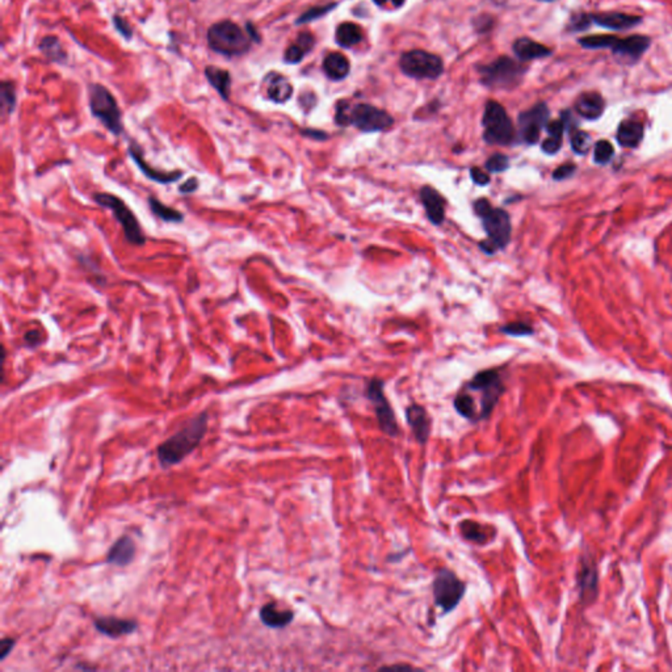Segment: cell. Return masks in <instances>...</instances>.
<instances>
[{
	"label": "cell",
	"mask_w": 672,
	"mask_h": 672,
	"mask_svg": "<svg viewBox=\"0 0 672 672\" xmlns=\"http://www.w3.org/2000/svg\"><path fill=\"white\" fill-rule=\"evenodd\" d=\"M206 41L213 52L227 58L247 54L252 43H255L247 29H243L232 20L212 24L206 32Z\"/></svg>",
	"instance_id": "277c9868"
},
{
	"label": "cell",
	"mask_w": 672,
	"mask_h": 672,
	"mask_svg": "<svg viewBox=\"0 0 672 672\" xmlns=\"http://www.w3.org/2000/svg\"><path fill=\"white\" fill-rule=\"evenodd\" d=\"M149 206H150V210L152 212V214L155 217L165 221V222L179 223V222H183V220H184V214L180 210L172 207V206L165 205L162 201H159L154 196L149 197Z\"/></svg>",
	"instance_id": "836d02e7"
},
{
	"label": "cell",
	"mask_w": 672,
	"mask_h": 672,
	"mask_svg": "<svg viewBox=\"0 0 672 672\" xmlns=\"http://www.w3.org/2000/svg\"><path fill=\"white\" fill-rule=\"evenodd\" d=\"M136 557V542L132 537L123 536L112 547L107 554V563L125 567L133 562Z\"/></svg>",
	"instance_id": "44dd1931"
},
{
	"label": "cell",
	"mask_w": 672,
	"mask_h": 672,
	"mask_svg": "<svg viewBox=\"0 0 672 672\" xmlns=\"http://www.w3.org/2000/svg\"><path fill=\"white\" fill-rule=\"evenodd\" d=\"M399 69L416 81H436L444 72V62L440 55L416 49L400 55Z\"/></svg>",
	"instance_id": "30bf717a"
},
{
	"label": "cell",
	"mask_w": 672,
	"mask_h": 672,
	"mask_svg": "<svg viewBox=\"0 0 672 672\" xmlns=\"http://www.w3.org/2000/svg\"><path fill=\"white\" fill-rule=\"evenodd\" d=\"M367 397L371 400V405L374 407L376 416H377L381 431L391 438L398 436V423H397L394 411H393L389 400L385 396L384 383L381 380H371L368 385Z\"/></svg>",
	"instance_id": "7c38bea8"
},
{
	"label": "cell",
	"mask_w": 672,
	"mask_h": 672,
	"mask_svg": "<svg viewBox=\"0 0 672 672\" xmlns=\"http://www.w3.org/2000/svg\"><path fill=\"white\" fill-rule=\"evenodd\" d=\"M483 139L489 145L508 146L516 138V130L507 110L495 100H489L485 105L482 117Z\"/></svg>",
	"instance_id": "ba28073f"
},
{
	"label": "cell",
	"mask_w": 672,
	"mask_h": 672,
	"mask_svg": "<svg viewBox=\"0 0 672 672\" xmlns=\"http://www.w3.org/2000/svg\"><path fill=\"white\" fill-rule=\"evenodd\" d=\"M316 45V39L310 32H301L296 41L289 45L284 53V62L288 65H297L309 54Z\"/></svg>",
	"instance_id": "cb8c5ba5"
},
{
	"label": "cell",
	"mask_w": 672,
	"mask_h": 672,
	"mask_svg": "<svg viewBox=\"0 0 672 672\" xmlns=\"http://www.w3.org/2000/svg\"><path fill=\"white\" fill-rule=\"evenodd\" d=\"M592 24V19H591V14H586V12H576V14L571 16V19L569 20V24H567V30L569 32H583L586 29H589Z\"/></svg>",
	"instance_id": "ab89813d"
},
{
	"label": "cell",
	"mask_w": 672,
	"mask_h": 672,
	"mask_svg": "<svg viewBox=\"0 0 672 672\" xmlns=\"http://www.w3.org/2000/svg\"><path fill=\"white\" fill-rule=\"evenodd\" d=\"M94 200L103 207L110 209L114 214L116 220L124 230L125 238L130 245L143 246L146 243V236L141 227V223L124 201L112 193H95Z\"/></svg>",
	"instance_id": "9c48e42d"
},
{
	"label": "cell",
	"mask_w": 672,
	"mask_h": 672,
	"mask_svg": "<svg viewBox=\"0 0 672 672\" xmlns=\"http://www.w3.org/2000/svg\"><path fill=\"white\" fill-rule=\"evenodd\" d=\"M500 332L507 334L511 336H527V335L533 334V329L524 322H513V323H508L506 326L500 327Z\"/></svg>",
	"instance_id": "b9f144b4"
},
{
	"label": "cell",
	"mask_w": 672,
	"mask_h": 672,
	"mask_svg": "<svg viewBox=\"0 0 672 672\" xmlns=\"http://www.w3.org/2000/svg\"><path fill=\"white\" fill-rule=\"evenodd\" d=\"M94 625L96 631L110 638H119L121 635L132 634L137 629V622L132 620H124V618H99L94 621Z\"/></svg>",
	"instance_id": "ffe728a7"
},
{
	"label": "cell",
	"mask_w": 672,
	"mask_h": 672,
	"mask_svg": "<svg viewBox=\"0 0 672 672\" xmlns=\"http://www.w3.org/2000/svg\"><path fill=\"white\" fill-rule=\"evenodd\" d=\"M322 69L329 79L334 82H340L349 75L351 63L345 55L338 52H332L326 55V58L323 59Z\"/></svg>",
	"instance_id": "d4e9b609"
},
{
	"label": "cell",
	"mask_w": 672,
	"mask_h": 672,
	"mask_svg": "<svg viewBox=\"0 0 672 672\" xmlns=\"http://www.w3.org/2000/svg\"><path fill=\"white\" fill-rule=\"evenodd\" d=\"M522 63L507 55H500L490 63L477 68L480 82L490 90H513L522 84L528 71V68Z\"/></svg>",
	"instance_id": "5b68a950"
},
{
	"label": "cell",
	"mask_w": 672,
	"mask_h": 672,
	"mask_svg": "<svg viewBox=\"0 0 672 672\" xmlns=\"http://www.w3.org/2000/svg\"><path fill=\"white\" fill-rule=\"evenodd\" d=\"M207 420V412H201L191 419L175 435L163 441L156 449V456L161 465L163 467H175L188 454H191L205 438Z\"/></svg>",
	"instance_id": "6da1fadb"
},
{
	"label": "cell",
	"mask_w": 672,
	"mask_h": 672,
	"mask_svg": "<svg viewBox=\"0 0 672 672\" xmlns=\"http://www.w3.org/2000/svg\"><path fill=\"white\" fill-rule=\"evenodd\" d=\"M17 104V96H16V87L14 83L11 81H3L0 84V108H1V116H10L14 113V108Z\"/></svg>",
	"instance_id": "e575fe53"
},
{
	"label": "cell",
	"mask_w": 672,
	"mask_h": 672,
	"mask_svg": "<svg viewBox=\"0 0 672 672\" xmlns=\"http://www.w3.org/2000/svg\"><path fill=\"white\" fill-rule=\"evenodd\" d=\"M361 40H363V30L355 23L345 21L336 28L335 41L344 49L356 46Z\"/></svg>",
	"instance_id": "f546056e"
},
{
	"label": "cell",
	"mask_w": 672,
	"mask_h": 672,
	"mask_svg": "<svg viewBox=\"0 0 672 672\" xmlns=\"http://www.w3.org/2000/svg\"><path fill=\"white\" fill-rule=\"evenodd\" d=\"M570 143H571V149L574 150V152L579 154V155H584L586 152H589L590 150L591 137L586 132L573 130L571 136H570Z\"/></svg>",
	"instance_id": "74e56055"
},
{
	"label": "cell",
	"mask_w": 672,
	"mask_h": 672,
	"mask_svg": "<svg viewBox=\"0 0 672 672\" xmlns=\"http://www.w3.org/2000/svg\"><path fill=\"white\" fill-rule=\"evenodd\" d=\"M512 50L520 62H529L535 59L547 58L553 54L551 49H549L548 46L535 41L529 37L518 39L512 45Z\"/></svg>",
	"instance_id": "7402d4cb"
},
{
	"label": "cell",
	"mask_w": 672,
	"mask_h": 672,
	"mask_svg": "<svg viewBox=\"0 0 672 672\" xmlns=\"http://www.w3.org/2000/svg\"><path fill=\"white\" fill-rule=\"evenodd\" d=\"M618 41V37L613 36V34H593V36H586V37H582L578 40L582 48L591 49V50L609 49V48L612 49Z\"/></svg>",
	"instance_id": "d590c367"
},
{
	"label": "cell",
	"mask_w": 672,
	"mask_h": 672,
	"mask_svg": "<svg viewBox=\"0 0 672 672\" xmlns=\"http://www.w3.org/2000/svg\"><path fill=\"white\" fill-rule=\"evenodd\" d=\"M470 178L471 180L477 184V185H480V187H485L487 185L490 181H491V178L489 174L483 172L480 168L478 167H473L470 168Z\"/></svg>",
	"instance_id": "ee69618b"
},
{
	"label": "cell",
	"mask_w": 672,
	"mask_h": 672,
	"mask_svg": "<svg viewBox=\"0 0 672 672\" xmlns=\"http://www.w3.org/2000/svg\"><path fill=\"white\" fill-rule=\"evenodd\" d=\"M198 190V180L196 178L188 179L185 183H183L179 187V191L183 194H191Z\"/></svg>",
	"instance_id": "c3c4849f"
},
{
	"label": "cell",
	"mask_w": 672,
	"mask_h": 672,
	"mask_svg": "<svg viewBox=\"0 0 672 672\" xmlns=\"http://www.w3.org/2000/svg\"><path fill=\"white\" fill-rule=\"evenodd\" d=\"M339 6V3H329V4H323V6H316V7H312L309 8L307 11H305L303 14L296 20V26H302V24H307V23H313L316 21L318 19H322L325 17L326 14H329V12H332L336 7Z\"/></svg>",
	"instance_id": "8d00e7d4"
},
{
	"label": "cell",
	"mask_w": 672,
	"mask_h": 672,
	"mask_svg": "<svg viewBox=\"0 0 672 672\" xmlns=\"http://www.w3.org/2000/svg\"><path fill=\"white\" fill-rule=\"evenodd\" d=\"M576 165H571V163H566V165H560L554 172H553V179L554 180H564V179L570 178L574 172H576Z\"/></svg>",
	"instance_id": "f6af8a7d"
},
{
	"label": "cell",
	"mask_w": 672,
	"mask_h": 672,
	"mask_svg": "<svg viewBox=\"0 0 672 672\" xmlns=\"http://www.w3.org/2000/svg\"><path fill=\"white\" fill-rule=\"evenodd\" d=\"M406 0H391V4L396 7V8H400L403 4H405Z\"/></svg>",
	"instance_id": "816d5d0a"
},
{
	"label": "cell",
	"mask_w": 672,
	"mask_h": 672,
	"mask_svg": "<svg viewBox=\"0 0 672 672\" xmlns=\"http://www.w3.org/2000/svg\"><path fill=\"white\" fill-rule=\"evenodd\" d=\"M261 622L272 629H283L293 621L294 613L292 611H280L274 602L265 604L259 612Z\"/></svg>",
	"instance_id": "484cf974"
},
{
	"label": "cell",
	"mask_w": 672,
	"mask_h": 672,
	"mask_svg": "<svg viewBox=\"0 0 672 672\" xmlns=\"http://www.w3.org/2000/svg\"><path fill=\"white\" fill-rule=\"evenodd\" d=\"M545 129L548 132V138L542 142L541 149L549 155L557 154L562 147L563 132L566 129L564 124L562 120H554L549 121Z\"/></svg>",
	"instance_id": "4dcf8cb0"
},
{
	"label": "cell",
	"mask_w": 672,
	"mask_h": 672,
	"mask_svg": "<svg viewBox=\"0 0 672 672\" xmlns=\"http://www.w3.org/2000/svg\"><path fill=\"white\" fill-rule=\"evenodd\" d=\"M434 599L444 613H449L460 604L467 592L465 583L449 569H440L434 579Z\"/></svg>",
	"instance_id": "8fae6325"
},
{
	"label": "cell",
	"mask_w": 672,
	"mask_h": 672,
	"mask_svg": "<svg viewBox=\"0 0 672 672\" xmlns=\"http://www.w3.org/2000/svg\"><path fill=\"white\" fill-rule=\"evenodd\" d=\"M112 21H113V26L116 28V30L124 37L125 40L130 41L133 39V28L121 14H113Z\"/></svg>",
	"instance_id": "7bdbcfd3"
},
{
	"label": "cell",
	"mask_w": 672,
	"mask_h": 672,
	"mask_svg": "<svg viewBox=\"0 0 672 672\" xmlns=\"http://www.w3.org/2000/svg\"><path fill=\"white\" fill-rule=\"evenodd\" d=\"M509 167V159L503 154H494L486 161V170L489 174L505 172Z\"/></svg>",
	"instance_id": "60d3db41"
},
{
	"label": "cell",
	"mask_w": 672,
	"mask_h": 672,
	"mask_svg": "<svg viewBox=\"0 0 672 672\" xmlns=\"http://www.w3.org/2000/svg\"><path fill=\"white\" fill-rule=\"evenodd\" d=\"M576 110L586 120H598L605 110V100L600 94L586 92L576 99Z\"/></svg>",
	"instance_id": "603a6c76"
},
{
	"label": "cell",
	"mask_w": 672,
	"mask_h": 672,
	"mask_svg": "<svg viewBox=\"0 0 672 672\" xmlns=\"http://www.w3.org/2000/svg\"><path fill=\"white\" fill-rule=\"evenodd\" d=\"M128 152L132 156V159L134 161V163L137 165L138 168L143 172V175L146 178L152 180V181H155V183H159V184H172V183L178 181L179 179H181V176H183V171L167 172V171H161V170H156V168L151 167L143 159L142 151L139 149L137 143H130L129 147H128Z\"/></svg>",
	"instance_id": "9a60e30c"
},
{
	"label": "cell",
	"mask_w": 672,
	"mask_h": 672,
	"mask_svg": "<svg viewBox=\"0 0 672 672\" xmlns=\"http://www.w3.org/2000/svg\"><path fill=\"white\" fill-rule=\"evenodd\" d=\"M474 210L482 221L483 230L487 235L486 242H480V250L486 254H494L495 251L506 247L511 241V218L505 209L494 207L489 200L480 198L474 203Z\"/></svg>",
	"instance_id": "7a4b0ae2"
},
{
	"label": "cell",
	"mask_w": 672,
	"mask_h": 672,
	"mask_svg": "<svg viewBox=\"0 0 672 672\" xmlns=\"http://www.w3.org/2000/svg\"><path fill=\"white\" fill-rule=\"evenodd\" d=\"M458 528H460L461 535L464 536L470 542H474L478 545H485L489 542V536H490L489 531L486 529V527H483L480 522L465 520V522H460Z\"/></svg>",
	"instance_id": "d6a6232c"
},
{
	"label": "cell",
	"mask_w": 672,
	"mask_h": 672,
	"mask_svg": "<svg viewBox=\"0 0 672 672\" xmlns=\"http://www.w3.org/2000/svg\"><path fill=\"white\" fill-rule=\"evenodd\" d=\"M538 1H545V3H553V1H557V0H538Z\"/></svg>",
	"instance_id": "db71d44e"
},
{
	"label": "cell",
	"mask_w": 672,
	"mask_h": 672,
	"mask_svg": "<svg viewBox=\"0 0 672 672\" xmlns=\"http://www.w3.org/2000/svg\"><path fill=\"white\" fill-rule=\"evenodd\" d=\"M192 1H196V0H192Z\"/></svg>",
	"instance_id": "11a10c76"
},
{
	"label": "cell",
	"mask_w": 672,
	"mask_h": 672,
	"mask_svg": "<svg viewBox=\"0 0 672 672\" xmlns=\"http://www.w3.org/2000/svg\"><path fill=\"white\" fill-rule=\"evenodd\" d=\"M387 1H390V3H391V0H373V3H374L376 6H378V7H383V6L386 4Z\"/></svg>",
	"instance_id": "f5cc1de1"
},
{
	"label": "cell",
	"mask_w": 672,
	"mask_h": 672,
	"mask_svg": "<svg viewBox=\"0 0 672 672\" xmlns=\"http://www.w3.org/2000/svg\"><path fill=\"white\" fill-rule=\"evenodd\" d=\"M465 389L469 391L480 394L478 399L474 403L476 407V419L474 422H480L487 419L498 405L499 399L503 396L506 387L502 381V377L498 371H482L477 373L469 383Z\"/></svg>",
	"instance_id": "8992f818"
},
{
	"label": "cell",
	"mask_w": 672,
	"mask_h": 672,
	"mask_svg": "<svg viewBox=\"0 0 672 672\" xmlns=\"http://www.w3.org/2000/svg\"><path fill=\"white\" fill-rule=\"evenodd\" d=\"M39 49L45 58L53 63L63 65L68 61V53L62 46V42L53 34L42 37L41 41L39 43Z\"/></svg>",
	"instance_id": "f1b7e54d"
},
{
	"label": "cell",
	"mask_w": 672,
	"mask_h": 672,
	"mask_svg": "<svg viewBox=\"0 0 672 672\" xmlns=\"http://www.w3.org/2000/svg\"><path fill=\"white\" fill-rule=\"evenodd\" d=\"M263 85L265 90V96L274 104H285L293 96V84L281 72H268L263 79Z\"/></svg>",
	"instance_id": "5bb4252c"
},
{
	"label": "cell",
	"mask_w": 672,
	"mask_h": 672,
	"mask_svg": "<svg viewBox=\"0 0 672 672\" xmlns=\"http://www.w3.org/2000/svg\"><path fill=\"white\" fill-rule=\"evenodd\" d=\"M651 40L647 36L642 34H633L627 39H618L616 45L612 48L613 54L618 55L622 59H628L631 62L638 61L646 50L650 48Z\"/></svg>",
	"instance_id": "e0dca14e"
},
{
	"label": "cell",
	"mask_w": 672,
	"mask_h": 672,
	"mask_svg": "<svg viewBox=\"0 0 672 672\" xmlns=\"http://www.w3.org/2000/svg\"><path fill=\"white\" fill-rule=\"evenodd\" d=\"M302 134L306 136V137L313 138V139H318V141H323V139H327V134L322 130H313V129H305L302 130Z\"/></svg>",
	"instance_id": "681fc988"
},
{
	"label": "cell",
	"mask_w": 672,
	"mask_h": 672,
	"mask_svg": "<svg viewBox=\"0 0 672 672\" xmlns=\"http://www.w3.org/2000/svg\"><path fill=\"white\" fill-rule=\"evenodd\" d=\"M246 29H247L248 34L252 37L254 42L255 43H261V36L259 34V32H258V29L255 28V26L248 21V23H246Z\"/></svg>",
	"instance_id": "f907efd6"
},
{
	"label": "cell",
	"mask_w": 672,
	"mask_h": 672,
	"mask_svg": "<svg viewBox=\"0 0 672 672\" xmlns=\"http://www.w3.org/2000/svg\"><path fill=\"white\" fill-rule=\"evenodd\" d=\"M406 419H407V425L411 428L415 439L420 444L427 442V440L431 435L432 419L425 407L416 403L410 405L406 409Z\"/></svg>",
	"instance_id": "ac0fdd59"
},
{
	"label": "cell",
	"mask_w": 672,
	"mask_h": 672,
	"mask_svg": "<svg viewBox=\"0 0 672 672\" xmlns=\"http://www.w3.org/2000/svg\"><path fill=\"white\" fill-rule=\"evenodd\" d=\"M24 342L29 348H36L42 343V334L39 329H30L24 335Z\"/></svg>",
	"instance_id": "bcb514c9"
},
{
	"label": "cell",
	"mask_w": 672,
	"mask_h": 672,
	"mask_svg": "<svg viewBox=\"0 0 672 672\" xmlns=\"http://www.w3.org/2000/svg\"><path fill=\"white\" fill-rule=\"evenodd\" d=\"M14 645H16V641L14 638H4L1 640L0 642V660H4L7 658L11 651L14 650Z\"/></svg>",
	"instance_id": "7dc6e473"
},
{
	"label": "cell",
	"mask_w": 672,
	"mask_h": 672,
	"mask_svg": "<svg viewBox=\"0 0 672 672\" xmlns=\"http://www.w3.org/2000/svg\"><path fill=\"white\" fill-rule=\"evenodd\" d=\"M88 101L92 116L112 134L120 136L124 132L123 112L113 94L100 83L88 85Z\"/></svg>",
	"instance_id": "52a82bcc"
},
{
	"label": "cell",
	"mask_w": 672,
	"mask_h": 672,
	"mask_svg": "<svg viewBox=\"0 0 672 672\" xmlns=\"http://www.w3.org/2000/svg\"><path fill=\"white\" fill-rule=\"evenodd\" d=\"M420 200L428 220L436 226L441 225L445 220V198L435 188L425 185L420 190Z\"/></svg>",
	"instance_id": "d6986e66"
},
{
	"label": "cell",
	"mask_w": 672,
	"mask_h": 672,
	"mask_svg": "<svg viewBox=\"0 0 672 672\" xmlns=\"http://www.w3.org/2000/svg\"><path fill=\"white\" fill-rule=\"evenodd\" d=\"M615 154L613 146L608 141H599L593 149V161L598 165H607Z\"/></svg>",
	"instance_id": "f35d334b"
},
{
	"label": "cell",
	"mask_w": 672,
	"mask_h": 672,
	"mask_svg": "<svg viewBox=\"0 0 672 672\" xmlns=\"http://www.w3.org/2000/svg\"><path fill=\"white\" fill-rule=\"evenodd\" d=\"M549 117L550 110L545 103H537L532 108L522 112L518 117L519 138L527 145H536L541 130L548 125Z\"/></svg>",
	"instance_id": "4fadbf2b"
},
{
	"label": "cell",
	"mask_w": 672,
	"mask_h": 672,
	"mask_svg": "<svg viewBox=\"0 0 672 672\" xmlns=\"http://www.w3.org/2000/svg\"><path fill=\"white\" fill-rule=\"evenodd\" d=\"M579 587H580V595L582 598L591 595L595 596L598 592V571L593 564L586 563L582 566V570L579 573Z\"/></svg>",
	"instance_id": "1f68e13d"
},
{
	"label": "cell",
	"mask_w": 672,
	"mask_h": 672,
	"mask_svg": "<svg viewBox=\"0 0 672 672\" xmlns=\"http://www.w3.org/2000/svg\"><path fill=\"white\" fill-rule=\"evenodd\" d=\"M592 23L609 30H627L642 23V17L624 12H598L591 14Z\"/></svg>",
	"instance_id": "2e32d148"
},
{
	"label": "cell",
	"mask_w": 672,
	"mask_h": 672,
	"mask_svg": "<svg viewBox=\"0 0 672 672\" xmlns=\"http://www.w3.org/2000/svg\"><path fill=\"white\" fill-rule=\"evenodd\" d=\"M644 138V125L640 121L625 120L618 125V142L627 149L637 147Z\"/></svg>",
	"instance_id": "83f0119b"
},
{
	"label": "cell",
	"mask_w": 672,
	"mask_h": 672,
	"mask_svg": "<svg viewBox=\"0 0 672 672\" xmlns=\"http://www.w3.org/2000/svg\"><path fill=\"white\" fill-rule=\"evenodd\" d=\"M206 81L207 83L218 92L225 101L230 99V91H232V74L226 69H222L218 66H206L204 70Z\"/></svg>",
	"instance_id": "4316f807"
},
{
	"label": "cell",
	"mask_w": 672,
	"mask_h": 672,
	"mask_svg": "<svg viewBox=\"0 0 672 672\" xmlns=\"http://www.w3.org/2000/svg\"><path fill=\"white\" fill-rule=\"evenodd\" d=\"M335 123L339 126L352 125L363 133L384 132L394 124V119L386 110L371 104H349L342 100L336 105Z\"/></svg>",
	"instance_id": "3957f363"
}]
</instances>
